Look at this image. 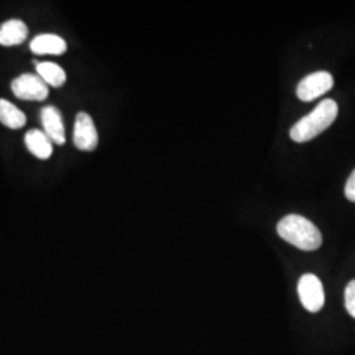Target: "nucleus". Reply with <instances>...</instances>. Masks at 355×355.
Returning a JSON list of instances; mask_svg holds the SVG:
<instances>
[{
  "label": "nucleus",
  "instance_id": "1",
  "mask_svg": "<svg viewBox=\"0 0 355 355\" xmlns=\"http://www.w3.org/2000/svg\"><path fill=\"white\" fill-rule=\"evenodd\" d=\"M278 234L295 248L313 252L318 250L322 243V236L318 227L300 215H288L278 223Z\"/></svg>",
  "mask_w": 355,
  "mask_h": 355
},
{
  "label": "nucleus",
  "instance_id": "2",
  "mask_svg": "<svg viewBox=\"0 0 355 355\" xmlns=\"http://www.w3.org/2000/svg\"><path fill=\"white\" fill-rule=\"evenodd\" d=\"M338 114V105L333 99H325L309 114L296 121L291 128L290 136L299 144L308 142L318 137L334 123Z\"/></svg>",
  "mask_w": 355,
  "mask_h": 355
},
{
  "label": "nucleus",
  "instance_id": "3",
  "mask_svg": "<svg viewBox=\"0 0 355 355\" xmlns=\"http://www.w3.org/2000/svg\"><path fill=\"white\" fill-rule=\"evenodd\" d=\"M11 89L16 98L28 102H42L49 95V86L42 80V78L28 73L15 78Z\"/></svg>",
  "mask_w": 355,
  "mask_h": 355
},
{
  "label": "nucleus",
  "instance_id": "4",
  "mask_svg": "<svg viewBox=\"0 0 355 355\" xmlns=\"http://www.w3.org/2000/svg\"><path fill=\"white\" fill-rule=\"evenodd\" d=\"M300 302L306 311L316 313L325 303V292L321 280L313 274H304L297 284Z\"/></svg>",
  "mask_w": 355,
  "mask_h": 355
},
{
  "label": "nucleus",
  "instance_id": "5",
  "mask_svg": "<svg viewBox=\"0 0 355 355\" xmlns=\"http://www.w3.org/2000/svg\"><path fill=\"white\" fill-rule=\"evenodd\" d=\"M333 76L328 71H318L305 76L296 89V95L303 102H311L327 94L333 87Z\"/></svg>",
  "mask_w": 355,
  "mask_h": 355
},
{
  "label": "nucleus",
  "instance_id": "6",
  "mask_svg": "<svg viewBox=\"0 0 355 355\" xmlns=\"http://www.w3.org/2000/svg\"><path fill=\"white\" fill-rule=\"evenodd\" d=\"M74 145L82 152H92L98 148L99 136L92 117L87 112H79L76 117L73 136Z\"/></svg>",
  "mask_w": 355,
  "mask_h": 355
},
{
  "label": "nucleus",
  "instance_id": "7",
  "mask_svg": "<svg viewBox=\"0 0 355 355\" xmlns=\"http://www.w3.org/2000/svg\"><path fill=\"white\" fill-rule=\"evenodd\" d=\"M40 120L44 132L51 137V140L57 145H64L66 137L61 111L54 105H45L40 111Z\"/></svg>",
  "mask_w": 355,
  "mask_h": 355
},
{
  "label": "nucleus",
  "instance_id": "8",
  "mask_svg": "<svg viewBox=\"0 0 355 355\" xmlns=\"http://www.w3.org/2000/svg\"><path fill=\"white\" fill-rule=\"evenodd\" d=\"M28 37V26L20 19H11L0 26V45H20Z\"/></svg>",
  "mask_w": 355,
  "mask_h": 355
},
{
  "label": "nucleus",
  "instance_id": "9",
  "mask_svg": "<svg viewBox=\"0 0 355 355\" xmlns=\"http://www.w3.org/2000/svg\"><path fill=\"white\" fill-rule=\"evenodd\" d=\"M31 51L35 54H54V55H61L64 51H67V44L64 38L51 35V33H45V35H38L31 41L29 45Z\"/></svg>",
  "mask_w": 355,
  "mask_h": 355
},
{
  "label": "nucleus",
  "instance_id": "10",
  "mask_svg": "<svg viewBox=\"0 0 355 355\" xmlns=\"http://www.w3.org/2000/svg\"><path fill=\"white\" fill-rule=\"evenodd\" d=\"M26 145L28 150L40 159H48L53 153V141L44 130L40 129L26 132Z\"/></svg>",
  "mask_w": 355,
  "mask_h": 355
},
{
  "label": "nucleus",
  "instance_id": "11",
  "mask_svg": "<svg viewBox=\"0 0 355 355\" xmlns=\"http://www.w3.org/2000/svg\"><path fill=\"white\" fill-rule=\"evenodd\" d=\"M0 123L11 129H20L26 124V116L13 103L0 99Z\"/></svg>",
  "mask_w": 355,
  "mask_h": 355
},
{
  "label": "nucleus",
  "instance_id": "12",
  "mask_svg": "<svg viewBox=\"0 0 355 355\" xmlns=\"http://www.w3.org/2000/svg\"><path fill=\"white\" fill-rule=\"evenodd\" d=\"M38 76L42 78V80L54 89L62 87L66 82V73L60 64L54 62H41L37 67Z\"/></svg>",
  "mask_w": 355,
  "mask_h": 355
},
{
  "label": "nucleus",
  "instance_id": "13",
  "mask_svg": "<svg viewBox=\"0 0 355 355\" xmlns=\"http://www.w3.org/2000/svg\"><path fill=\"white\" fill-rule=\"evenodd\" d=\"M345 306L347 313L355 318V279L352 280L345 290Z\"/></svg>",
  "mask_w": 355,
  "mask_h": 355
},
{
  "label": "nucleus",
  "instance_id": "14",
  "mask_svg": "<svg viewBox=\"0 0 355 355\" xmlns=\"http://www.w3.org/2000/svg\"><path fill=\"white\" fill-rule=\"evenodd\" d=\"M345 196L347 200L354 202L355 203V170L352 173V175L347 179L346 186H345Z\"/></svg>",
  "mask_w": 355,
  "mask_h": 355
}]
</instances>
